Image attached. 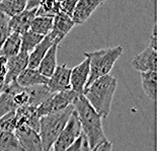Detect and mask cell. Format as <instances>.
Returning <instances> with one entry per match:
<instances>
[{
  "mask_svg": "<svg viewBox=\"0 0 157 151\" xmlns=\"http://www.w3.org/2000/svg\"><path fill=\"white\" fill-rule=\"evenodd\" d=\"M89 77V60L85 58V60L76 65L74 68L71 69L70 74V86L71 90L76 95H82L84 91L85 85L87 83Z\"/></svg>",
  "mask_w": 157,
  "mask_h": 151,
  "instance_id": "obj_9",
  "label": "cell"
},
{
  "mask_svg": "<svg viewBox=\"0 0 157 151\" xmlns=\"http://www.w3.org/2000/svg\"><path fill=\"white\" fill-rule=\"evenodd\" d=\"M13 103H14L16 109L29 105V95L25 88L21 89L17 93H15L14 96H13Z\"/></svg>",
  "mask_w": 157,
  "mask_h": 151,
  "instance_id": "obj_31",
  "label": "cell"
},
{
  "mask_svg": "<svg viewBox=\"0 0 157 151\" xmlns=\"http://www.w3.org/2000/svg\"><path fill=\"white\" fill-rule=\"evenodd\" d=\"M73 110L74 108L71 105L58 113L41 117L39 136L42 142L43 151H51L53 144L65 128Z\"/></svg>",
  "mask_w": 157,
  "mask_h": 151,
  "instance_id": "obj_4",
  "label": "cell"
},
{
  "mask_svg": "<svg viewBox=\"0 0 157 151\" xmlns=\"http://www.w3.org/2000/svg\"><path fill=\"white\" fill-rule=\"evenodd\" d=\"M66 151H91L89 148L88 142L85 136L81 133L74 143L72 144Z\"/></svg>",
  "mask_w": 157,
  "mask_h": 151,
  "instance_id": "obj_30",
  "label": "cell"
},
{
  "mask_svg": "<svg viewBox=\"0 0 157 151\" xmlns=\"http://www.w3.org/2000/svg\"><path fill=\"white\" fill-rule=\"evenodd\" d=\"M54 42L52 41L50 36H46L43 41L39 44L36 48L31 52V54H29V63H28V68L31 69H38L40 66V63L43 60V58L47 54L48 50L51 48Z\"/></svg>",
  "mask_w": 157,
  "mask_h": 151,
  "instance_id": "obj_18",
  "label": "cell"
},
{
  "mask_svg": "<svg viewBox=\"0 0 157 151\" xmlns=\"http://www.w3.org/2000/svg\"><path fill=\"white\" fill-rule=\"evenodd\" d=\"M77 96L78 95H76L72 90L53 93L48 99L45 100L42 105H40L36 108V113L40 117L58 113L60 110L66 109L67 106H71Z\"/></svg>",
  "mask_w": 157,
  "mask_h": 151,
  "instance_id": "obj_5",
  "label": "cell"
},
{
  "mask_svg": "<svg viewBox=\"0 0 157 151\" xmlns=\"http://www.w3.org/2000/svg\"><path fill=\"white\" fill-rule=\"evenodd\" d=\"M29 95V105L38 108L51 96L53 93L50 91L47 85H35L25 88Z\"/></svg>",
  "mask_w": 157,
  "mask_h": 151,
  "instance_id": "obj_21",
  "label": "cell"
},
{
  "mask_svg": "<svg viewBox=\"0 0 157 151\" xmlns=\"http://www.w3.org/2000/svg\"><path fill=\"white\" fill-rule=\"evenodd\" d=\"M75 23L73 22L71 17L60 12L58 15H56L53 18V26L49 33L50 38L54 43L59 44L68 35V33L71 31Z\"/></svg>",
  "mask_w": 157,
  "mask_h": 151,
  "instance_id": "obj_12",
  "label": "cell"
},
{
  "mask_svg": "<svg viewBox=\"0 0 157 151\" xmlns=\"http://www.w3.org/2000/svg\"><path fill=\"white\" fill-rule=\"evenodd\" d=\"M102 4L99 0H79L76 3L72 14V21L75 25H83L92 14V12Z\"/></svg>",
  "mask_w": 157,
  "mask_h": 151,
  "instance_id": "obj_14",
  "label": "cell"
},
{
  "mask_svg": "<svg viewBox=\"0 0 157 151\" xmlns=\"http://www.w3.org/2000/svg\"><path fill=\"white\" fill-rule=\"evenodd\" d=\"M25 0H3L0 1V12L11 18L25 10Z\"/></svg>",
  "mask_w": 157,
  "mask_h": 151,
  "instance_id": "obj_22",
  "label": "cell"
},
{
  "mask_svg": "<svg viewBox=\"0 0 157 151\" xmlns=\"http://www.w3.org/2000/svg\"><path fill=\"white\" fill-rule=\"evenodd\" d=\"M40 119H41V117L36 113V106H25L15 110L16 129L21 128L22 126H26L39 134Z\"/></svg>",
  "mask_w": 157,
  "mask_h": 151,
  "instance_id": "obj_10",
  "label": "cell"
},
{
  "mask_svg": "<svg viewBox=\"0 0 157 151\" xmlns=\"http://www.w3.org/2000/svg\"><path fill=\"white\" fill-rule=\"evenodd\" d=\"M14 135L22 151H43L39 134L29 129V127L22 126L16 129L14 131Z\"/></svg>",
  "mask_w": 157,
  "mask_h": 151,
  "instance_id": "obj_11",
  "label": "cell"
},
{
  "mask_svg": "<svg viewBox=\"0 0 157 151\" xmlns=\"http://www.w3.org/2000/svg\"><path fill=\"white\" fill-rule=\"evenodd\" d=\"M16 130V121H15V110L2 117L0 119V131L6 132H13Z\"/></svg>",
  "mask_w": 157,
  "mask_h": 151,
  "instance_id": "obj_28",
  "label": "cell"
},
{
  "mask_svg": "<svg viewBox=\"0 0 157 151\" xmlns=\"http://www.w3.org/2000/svg\"><path fill=\"white\" fill-rule=\"evenodd\" d=\"M72 105L81 127V133L87 140L90 150L108 141L102 129L101 118L89 105L85 97L78 95Z\"/></svg>",
  "mask_w": 157,
  "mask_h": 151,
  "instance_id": "obj_1",
  "label": "cell"
},
{
  "mask_svg": "<svg viewBox=\"0 0 157 151\" xmlns=\"http://www.w3.org/2000/svg\"><path fill=\"white\" fill-rule=\"evenodd\" d=\"M70 74H71V69L68 68L66 64L57 65L54 73L48 78L47 87L52 93L71 90Z\"/></svg>",
  "mask_w": 157,
  "mask_h": 151,
  "instance_id": "obj_8",
  "label": "cell"
},
{
  "mask_svg": "<svg viewBox=\"0 0 157 151\" xmlns=\"http://www.w3.org/2000/svg\"><path fill=\"white\" fill-rule=\"evenodd\" d=\"M38 9L26 10L25 9L19 14L13 16L9 19V29L11 33H16L22 35L31 29V25L36 17V13Z\"/></svg>",
  "mask_w": 157,
  "mask_h": 151,
  "instance_id": "obj_15",
  "label": "cell"
},
{
  "mask_svg": "<svg viewBox=\"0 0 157 151\" xmlns=\"http://www.w3.org/2000/svg\"><path fill=\"white\" fill-rule=\"evenodd\" d=\"M156 48L148 46L132 60V66L140 72L156 71Z\"/></svg>",
  "mask_w": 157,
  "mask_h": 151,
  "instance_id": "obj_13",
  "label": "cell"
},
{
  "mask_svg": "<svg viewBox=\"0 0 157 151\" xmlns=\"http://www.w3.org/2000/svg\"><path fill=\"white\" fill-rule=\"evenodd\" d=\"M7 72V59L0 56V87H1Z\"/></svg>",
  "mask_w": 157,
  "mask_h": 151,
  "instance_id": "obj_33",
  "label": "cell"
},
{
  "mask_svg": "<svg viewBox=\"0 0 157 151\" xmlns=\"http://www.w3.org/2000/svg\"><path fill=\"white\" fill-rule=\"evenodd\" d=\"M61 12L60 1H42L40 4L36 16H45V17L54 18Z\"/></svg>",
  "mask_w": 157,
  "mask_h": 151,
  "instance_id": "obj_27",
  "label": "cell"
},
{
  "mask_svg": "<svg viewBox=\"0 0 157 151\" xmlns=\"http://www.w3.org/2000/svg\"><path fill=\"white\" fill-rule=\"evenodd\" d=\"M124 52L122 46L112 47L93 52H85L84 56L89 60V77L85 88L93 81L109 74L113 65Z\"/></svg>",
  "mask_w": 157,
  "mask_h": 151,
  "instance_id": "obj_3",
  "label": "cell"
},
{
  "mask_svg": "<svg viewBox=\"0 0 157 151\" xmlns=\"http://www.w3.org/2000/svg\"><path fill=\"white\" fill-rule=\"evenodd\" d=\"M142 87L146 95L150 99H155L156 93V71H148L141 73Z\"/></svg>",
  "mask_w": 157,
  "mask_h": 151,
  "instance_id": "obj_25",
  "label": "cell"
},
{
  "mask_svg": "<svg viewBox=\"0 0 157 151\" xmlns=\"http://www.w3.org/2000/svg\"><path fill=\"white\" fill-rule=\"evenodd\" d=\"M9 19H10V17L0 12V49H1L5 40L11 33L10 29H9Z\"/></svg>",
  "mask_w": 157,
  "mask_h": 151,
  "instance_id": "obj_29",
  "label": "cell"
},
{
  "mask_svg": "<svg viewBox=\"0 0 157 151\" xmlns=\"http://www.w3.org/2000/svg\"><path fill=\"white\" fill-rule=\"evenodd\" d=\"M21 89H23L22 87H21L17 84V82L14 81L8 86H6L0 92V119L16 110L14 103H13V96Z\"/></svg>",
  "mask_w": 157,
  "mask_h": 151,
  "instance_id": "obj_16",
  "label": "cell"
},
{
  "mask_svg": "<svg viewBox=\"0 0 157 151\" xmlns=\"http://www.w3.org/2000/svg\"><path fill=\"white\" fill-rule=\"evenodd\" d=\"M117 85L118 80L116 77L108 74L96 79L84 88L82 95L101 119H105L111 112V106Z\"/></svg>",
  "mask_w": 157,
  "mask_h": 151,
  "instance_id": "obj_2",
  "label": "cell"
},
{
  "mask_svg": "<svg viewBox=\"0 0 157 151\" xmlns=\"http://www.w3.org/2000/svg\"><path fill=\"white\" fill-rule=\"evenodd\" d=\"M76 3L77 1L76 0H66V1H61L60 2V9H61V12L64 13L69 17H72L73 11H74V8L76 6Z\"/></svg>",
  "mask_w": 157,
  "mask_h": 151,
  "instance_id": "obj_32",
  "label": "cell"
},
{
  "mask_svg": "<svg viewBox=\"0 0 157 151\" xmlns=\"http://www.w3.org/2000/svg\"><path fill=\"white\" fill-rule=\"evenodd\" d=\"M53 26V18L45 16H36L31 25V31L43 37L48 36Z\"/></svg>",
  "mask_w": 157,
  "mask_h": 151,
  "instance_id": "obj_26",
  "label": "cell"
},
{
  "mask_svg": "<svg viewBox=\"0 0 157 151\" xmlns=\"http://www.w3.org/2000/svg\"><path fill=\"white\" fill-rule=\"evenodd\" d=\"M45 37L34 33L31 29L21 35V52L29 53L32 52L40 43L43 41Z\"/></svg>",
  "mask_w": 157,
  "mask_h": 151,
  "instance_id": "obj_23",
  "label": "cell"
},
{
  "mask_svg": "<svg viewBox=\"0 0 157 151\" xmlns=\"http://www.w3.org/2000/svg\"><path fill=\"white\" fill-rule=\"evenodd\" d=\"M42 1H39V0H28L26 1V5H25V9L26 10H33V9H38L40 4H41Z\"/></svg>",
  "mask_w": 157,
  "mask_h": 151,
  "instance_id": "obj_35",
  "label": "cell"
},
{
  "mask_svg": "<svg viewBox=\"0 0 157 151\" xmlns=\"http://www.w3.org/2000/svg\"><path fill=\"white\" fill-rule=\"evenodd\" d=\"M21 45V36L19 33H11L0 49V56L9 59L19 54Z\"/></svg>",
  "mask_w": 157,
  "mask_h": 151,
  "instance_id": "obj_20",
  "label": "cell"
},
{
  "mask_svg": "<svg viewBox=\"0 0 157 151\" xmlns=\"http://www.w3.org/2000/svg\"><path fill=\"white\" fill-rule=\"evenodd\" d=\"M80 134H81V127L77 115L73 110L65 128L53 144V151H66L75 142Z\"/></svg>",
  "mask_w": 157,
  "mask_h": 151,
  "instance_id": "obj_6",
  "label": "cell"
},
{
  "mask_svg": "<svg viewBox=\"0 0 157 151\" xmlns=\"http://www.w3.org/2000/svg\"><path fill=\"white\" fill-rule=\"evenodd\" d=\"M16 82L22 88H28V87L35 86V85H47L48 78L43 76L39 72L38 69L26 68L17 77Z\"/></svg>",
  "mask_w": 157,
  "mask_h": 151,
  "instance_id": "obj_17",
  "label": "cell"
},
{
  "mask_svg": "<svg viewBox=\"0 0 157 151\" xmlns=\"http://www.w3.org/2000/svg\"><path fill=\"white\" fill-rule=\"evenodd\" d=\"M58 43H54L52 47L48 50L47 54L43 58V60L40 63L39 66V72L46 78L51 77V75L54 73L56 67H57V52H58Z\"/></svg>",
  "mask_w": 157,
  "mask_h": 151,
  "instance_id": "obj_19",
  "label": "cell"
},
{
  "mask_svg": "<svg viewBox=\"0 0 157 151\" xmlns=\"http://www.w3.org/2000/svg\"><path fill=\"white\" fill-rule=\"evenodd\" d=\"M113 149V144L109 141H105V143L101 144L98 147H95L94 149H92L91 151H112Z\"/></svg>",
  "mask_w": 157,
  "mask_h": 151,
  "instance_id": "obj_34",
  "label": "cell"
},
{
  "mask_svg": "<svg viewBox=\"0 0 157 151\" xmlns=\"http://www.w3.org/2000/svg\"><path fill=\"white\" fill-rule=\"evenodd\" d=\"M28 63L29 54L23 52H19L18 55L7 59V72H6L4 81L0 87V92L10 83L16 81L17 77L21 74L23 70L28 68Z\"/></svg>",
  "mask_w": 157,
  "mask_h": 151,
  "instance_id": "obj_7",
  "label": "cell"
},
{
  "mask_svg": "<svg viewBox=\"0 0 157 151\" xmlns=\"http://www.w3.org/2000/svg\"><path fill=\"white\" fill-rule=\"evenodd\" d=\"M0 151H22L13 132L0 131Z\"/></svg>",
  "mask_w": 157,
  "mask_h": 151,
  "instance_id": "obj_24",
  "label": "cell"
}]
</instances>
